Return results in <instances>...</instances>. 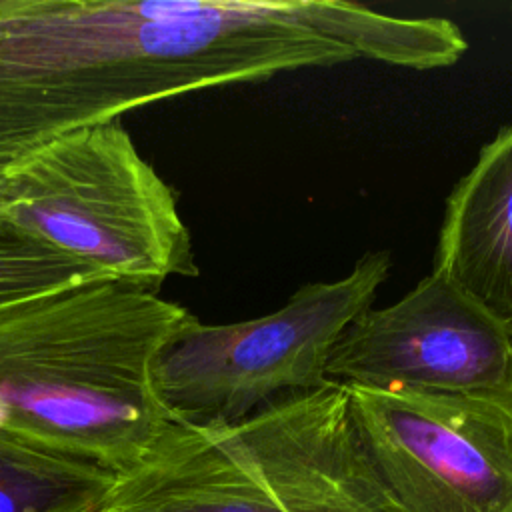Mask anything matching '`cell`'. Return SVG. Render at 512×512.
<instances>
[{
	"instance_id": "cell-1",
	"label": "cell",
	"mask_w": 512,
	"mask_h": 512,
	"mask_svg": "<svg viewBox=\"0 0 512 512\" xmlns=\"http://www.w3.org/2000/svg\"><path fill=\"white\" fill-rule=\"evenodd\" d=\"M336 0H0V170L140 106L358 56Z\"/></svg>"
},
{
	"instance_id": "cell-2",
	"label": "cell",
	"mask_w": 512,
	"mask_h": 512,
	"mask_svg": "<svg viewBox=\"0 0 512 512\" xmlns=\"http://www.w3.org/2000/svg\"><path fill=\"white\" fill-rule=\"evenodd\" d=\"M190 316L120 280L0 310V438L132 470L176 424L152 368Z\"/></svg>"
},
{
	"instance_id": "cell-3",
	"label": "cell",
	"mask_w": 512,
	"mask_h": 512,
	"mask_svg": "<svg viewBox=\"0 0 512 512\" xmlns=\"http://www.w3.org/2000/svg\"><path fill=\"white\" fill-rule=\"evenodd\" d=\"M96 512H404L376 472L344 384L232 424H172Z\"/></svg>"
},
{
	"instance_id": "cell-4",
	"label": "cell",
	"mask_w": 512,
	"mask_h": 512,
	"mask_svg": "<svg viewBox=\"0 0 512 512\" xmlns=\"http://www.w3.org/2000/svg\"><path fill=\"white\" fill-rule=\"evenodd\" d=\"M0 214L108 280L156 290L198 276L178 196L120 120L62 134L0 170Z\"/></svg>"
},
{
	"instance_id": "cell-5",
	"label": "cell",
	"mask_w": 512,
	"mask_h": 512,
	"mask_svg": "<svg viewBox=\"0 0 512 512\" xmlns=\"http://www.w3.org/2000/svg\"><path fill=\"white\" fill-rule=\"evenodd\" d=\"M390 268L388 252H368L344 278L304 284L272 314L232 324L192 314L154 362L158 400L174 422L210 426L328 386L334 344L372 306Z\"/></svg>"
},
{
	"instance_id": "cell-6",
	"label": "cell",
	"mask_w": 512,
	"mask_h": 512,
	"mask_svg": "<svg viewBox=\"0 0 512 512\" xmlns=\"http://www.w3.org/2000/svg\"><path fill=\"white\" fill-rule=\"evenodd\" d=\"M362 444L404 512H512V394L346 386Z\"/></svg>"
},
{
	"instance_id": "cell-7",
	"label": "cell",
	"mask_w": 512,
	"mask_h": 512,
	"mask_svg": "<svg viewBox=\"0 0 512 512\" xmlns=\"http://www.w3.org/2000/svg\"><path fill=\"white\" fill-rule=\"evenodd\" d=\"M326 378L376 390L512 394V328L432 272L392 306L356 316L330 352Z\"/></svg>"
},
{
	"instance_id": "cell-8",
	"label": "cell",
	"mask_w": 512,
	"mask_h": 512,
	"mask_svg": "<svg viewBox=\"0 0 512 512\" xmlns=\"http://www.w3.org/2000/svg\"><path fill=\"white\" fill-rule=\"evenodd\" d=\"M432 272L512 328V124L454 186Z\"/></svg>"
},
{
	"instance_id": "cell-9",
	"label": "cell",
	"mask_w": 512,
	"mask_h": 512,
	"mask_svg": "<svg viewBox=\"0 0 512 512\" xmlns=\"http://www.w3.org/2000/svg\"><path fill=\"white\" fill-rule=\"evenodd\" d=\"M116 472L0 438V512H96Z\"/></svg>"
},
{
	"instance_id": "cell-10",
	"label": "cell",
	"mask_w": 512,
	"mask_h": 512,
	"mask_svg": "<svg viewBox=\"0 0 512 512\" xmlns=\"http://www.w3.org/2000/svg\"><path fill=\"white\" fill-rule=\"evenodd\" d=\"M96 280L108 278L0 214V310Z\"/></svg>"
}]
</instances>
